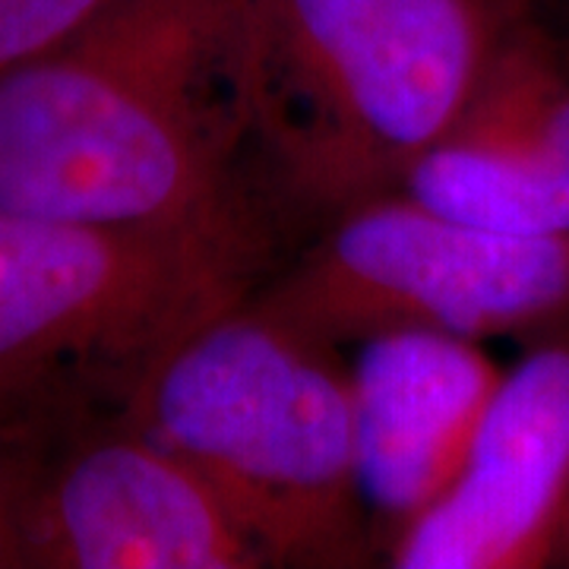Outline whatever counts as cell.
I'll return each instance as SVG.
<instances>
[{"mask_svg":"<svg viewBox=\"0 0 569 569\" xmlns=\"http://www.w3.org/2000/svg\"><path fill=\"white\" fill-rule=\"evenodd\" d=\"M29 468L0 456V569H26L22 548V507L29 490Z\"/></svg>","mask_w":569,"mask_h":569,"instance_id":"8fae6325","label":"cell"},{"mask_svg":"<svg viewBox=\"0 0 569 569\" xmlns=\"http://www.w3.org/2000/svg\"><path fill=\"white\" fill-rule=\"evenodd\" d=\"M253 298L342 348L399 329L541 342L569 332V234L475 224L389 190L313 228Z\"/></svg>","mask_w":569,"mask_h":569,"instance_id":"5b68a950","label":"cell"},{"mask_svg":"<svg viewBox=\"0 0 569 569\" xmlns=\"http://www.w3.org/2000/svg\"><path fill=\"white\" fill-rule=\"evenodd\" d=\"M127 418L219 490L269 567L373 563L346 348L253 288L164 355Z\"/></svg>","mask_w":569,"mask_h":569,"instance_id":"3957f363","label":"cell"},{"mask_svg":"<svg viewBox=\"0 0 569 569\" xmlns=\"http://www.w3.org/2000/svg\"><path fill=\"white\" fill-rule=\"evenodd\" d=\"M541 0H244L253 152L279 219L399 190Z\"/></svg>","mask_w":569,"mask_h":569,"instance_id":"7a4b0ae2","label":"cell"},{"mask_svg":"<svg viewBox=\"0 0 569 569\" xmlns=\"http://www.w3.org/2000/svg\"><path fill=\"white\" fill-rule=\"evenodd\" d=\"M26 569H266L263 550L181 452L130 418L41 459L22 507Z\"/></svg>","mask_w":569,"mask_h":569,"instance_id":"8992f818","label":"cell"},{"mask_svg":"<svg viewBox=\"0 0 569 569\" xmlns=\"http://www.w3.org/2000/svg\"><path fill=\"white\" fill-rule=\"evenodd\" d=\"M114 0H0V73L51 51Z\"/></svg>","mask_w":569,"mask_h":569,"instance_id":"30bf717a","label":"cell"},{"mask_svg":"<svg viewBox=\"0 0 569 569\" xmlns=\"http://www.w3.org/2000/svg\"><path fill=\"white\" fill-rule=\"evenodd\" d=\"M0 209L272 250L244 0H114L3 70Z\"/></svg>","mask_w":569,"mask_h":569,"instance_id":"6da1fadb","label":"cell"},{"mask_svg":"<svg viewBox=\"0 0 569 569\" xmlns=\"http://www.w3.org/2000/svg\"><path fill=\"white\" fill-rule=\"evenodd\" d=\"M399 190L466 222L569 234V29L545 0Z\"/></svg>","mask_w":569,"mask_h":569,"instance_id":"ba28073f","label":"cell"},{"mask_svg":"<svg viewBox=\"0 0 569 569\" xmlns=\"http://www.w3.org/2000/svg\"><path fill=\"white\" fill-rule=\"evenodd\" d=\"M358 481L389 541L452 485L503 370L488 348L440 332H380L355 346Z\"/></svg>","mask_w":569,"mask_h":569,"instance_id":"9c48e42d","label":"cell"},{"mask_svg":"<svg viewBox=\"0 0 569 569\" xmlns=\"http://www.w3.org/2000/svg\"><path fill=\"white\" fill-rule=\"evenodd\" d=\"M383 557L392 569L569 567V332L503 370L466 466Z\"/></svg>","mask_w":569,"mask_h":569,"instance_id":"52a82bcc","label":"cell"},{"mask_svg":"<svg viewBox=\"0 0 569 569\" xmlns=\"http://www.w3.org/2000/svg\"><path fill=\"white\" fill-rule=\"evenodd\" d=\"M272 250L0 209V456L36 471L127 418L183 336L263 279Z\"/></svg>","mask_w":569,"mask_h":569,"instance_id":"277c9868","label":"cell"},{"mask_svg":"<svg viewBox=\"0 0 569 569\" xmlns=\"http://www.w3.org/2000/svg\"><path fill=\"white\" fill-rule=\"evenodd\" d=\"M545 7L569 29V0H545Z\"/></svg>","mask_w":569,"mask_h":569,"instance_id":"7c38bea8","label":"cell"}]
</instances>
